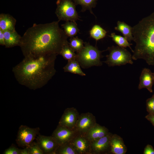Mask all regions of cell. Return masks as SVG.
<instances>
[{
    "instance_id": "cell-1",
    "label": "cell",
    "mask_w": 154,
    "mask_h": 154,
    "mask_svg": "<svg viewBox=\"0 0 154 154\" xmlns=\"http://www.w3.org/2000/svg\"><path fill=\"white\" fill-rule=\"evenodd\" d=\"M59 21L34 23L27 29L19 45L24 57L60 54L62 47L69 42L68 37L59 27Z\"/></svg>"
},
{
    "instance_id": "cell-2",
    "label": "cell",
    "mask_w": 154,
    "mask_h": 154,
    "mask_svg": "<svg viewBox=\"0 0 154 154\" xmlns=\"http://www.w3.org/2000/svg\"><path fill=\"white\" fill-rule=\"evenodd\" d=\"M57 55H47L37 57H26L12 69L20 84L35 90L46 85L54 75Z\"/></svg>"
},
{
    "instance_id": "cell-3",
    "label": "cell",
    "mask_w": 154,
    "mask_h": 154,
    "mask_svg": "<svg viewBox=\"0 0 154 154\" xmlns=\"http://www.w3.org/2000/svg\"><path fill=\"white\" fill-rule=\"evenodd\" d=\"M132 33L135 44L133 60L142 59L154 66V12L132 27Z\"/></svg>"
},
{
    "instance_id": "cell-4",
    "label": "cell",
    "mask_w": 154,
    "mask_h": 154,
    "mask_svg": "<svg viewBox=\"0 0 154 154\" xmlns=\"http://www.w3.org/2000/svg\"><path fill=\"white\" fill-rule=\"evenodd\" d=\"M103 51L100 50L88 42L84 43L83 48L76 54V60L83 68L93 66H101L102 63L100 60Z\"/></svg>"
},
{
    "instance_id": "cell-5",
    "label": "cell",
    "mask_w": 154,
    "mask_h": 154,
    "mask_svg": "<svg viewBox=\"0 0 154 154\" xmlns=\"http://www.w3.org/2000/svg\"><path fill=\"white\" fill-rule=\"evenodd\" d=\"M107 50L109 54L106 56V60L104 62L109 66H121L127 64H133L132 55L125 48L118 46L108 47Z\"/></svg>"
},
{
    "instance_id": "cell-6",
    "label": "cell",
    "mask_w": 154,
    "mask_h": 154,
    "mask_svg": "<svg viewBox=\"0 0 154 154\" xmlns=\"http://www.w3.org/2000/svg\"><path fill=\"white\" fill-rule=\"evenodd\" d=\"M55 13L59 21L76 22L79 17L73 0H58Z\"/></svg>"
},
{
    "instance_id": "cell-7",
    "label": "cell",
    "mask_w": 154,
    "mask_h": 154,
    "mask_svg": "<svg viewBox=\"0 0 154 154\" xmlns=\"http://www.w3.org/2000/svg\"><path fill=\"white\" fill-rule=\"evenodd\" d=\"M40 131L39 127L32 128L21 125L18 132L16 142L19 147L29 146L33 142Z\"/></svg>"
},
{
    "instance_id": "cell-8",
    "label": "cell",
    "mask_w": 154,
    "mask_h": 154,
    "mask_svg": "<svg viewBox=\"0 0 154 154\" xmlns=\"http://www.w3.org/2000/svg\"><path fill=\"white\" fill-rule=\"evenodd\" d=\"M78 133L75 129L58 124L52 136L60 145L70 142Z\"/></svg>"
},
{
    "instance_id": "cell-9",
    "label": "cell",
    "mask_w": 154,
    "mask_h": 154,
    "mask_svg": "<svg viewBox=\"0 0 154 154\" xmlns=\"http://www.w3.org/2000/svg\"><path fill=\"white\" fill-rule=\"evenodd\" d=\"M96 123L95 117L92 113H82L79 115L75 129L79 133L85 135Z\"/></svg>"
},
{
    "instance_id": "cell-10",
    "label": "cell",
    "mask_w": 154,
    "mask_h": 154,
    "mask_svg": "<svg viewBox=\"0 0 154 154\" xmlns=\"http://www.w3.org/2000/svg\"><path fill=\"white\" fill-rule=\"evenodd\" d=\"M36 142L45 154H55L59 146L52 135L46 136L39 135L36 138Z\"/></svg>"
},
{
    "instance_id": "cell-11",
    "label": "cell",
    "mask_w": 154,
    "mask_h": 154,
    "mask_svg": "<svg viewBox=\"0 0 154 154\" xmlns=\"http://www.w3.org/2000/svg\"><path fill=\"white\" fill-rule=\"evenodd\" d=\"M80 114L75 108L72 107L66 109L58 123V125L69 128L75 129Z\"/></svg>"
},
{
    "instance_id": "cell-12",
    "label": "cell",
    "mask_w": 154,
    "mask_h": 154,
    "mask_svg": "<svg viewBox=\"0 0 154 154\" xmlns=\"http://www.w3.org/2000/svg\"><path fill=\"white\" fill-rule=\"evenodd\" d=\"M112 135L109 132L106 135L91 142V154L109 153L110 140Z\"/></svg>"
},
{
    "instance_id": "cell-13",
    "label": "cell",
    "mask_w": 154,
    "mask_h": 154,
    "mask_svg": "<svg viewBox=\"0 0 154 154\" xmlns=\"http://www.w3.org/2000/svg\"><path fill=\"white\" fill-rule=\"evenodd\" d=\"M70 143L78 154H91V142L85 135L78 133Z\"/></svg>"
},
{
    "instance_id": "cell-14",
    "label": "cell",
    "mask_w": 154,
    "mask_h": 154,
    "mask_svg": "<svg viewBox=\"0 0 154 154\" xmlns=\"http://www.w3.org/2000/svg\"><path fill=\"white\" fill-rule=\"evenodd\" d=\"M154 83L153 73L149 68H144L142 70L139 77L138 88L139 90L147 89L150 92H153L152 86Z\"/></svg>"
},
{
    "instance_id": "cell-15",
    "label": "cell",
    "mask_w": 154,
    "mask_h": 154,
    "mask_svg": "<svg viewBox=\"0 0 154 154\" xmlns=\"http://www.w3.org/2000/svg\"><path fill=\"white\" fill-rule=\"evenodd\" d=\"M110 149L109 153L113 154H125L127 148L123 139L119 135H112L110 140Z\"/></svg>"
},
{
    "instance_id": "cell-16",
    "label": "cell",
    "mask_w": 154,
    "mask_h": 154,
    "mask_svg": "<svg viewBox=\"0 0 154 154\" xmlns=\"http://www.w3.org/2000/svg\"><path fill=\"white\" fill-rule=\"evenodd\" d=\"M109 133L106 127L96 123L85 135L92 142L106 135Z\"/></svg>"
},
{
    "instance_id": "cell-17",
    "label": "cell",
    "mask_w": 154,
    "mask_h": 154,
    "mask_svg": "<svg viewBox=\"0 0 154 154\" xmlns=\"http://www.w3.org/2000/svg\"><path fill=\"white\" fill-rule=\"evenodd\" d=\"M16 19L9 14H0V30L5 32H13L16 31Z\"/></svg>"
},
{
    "instance_id": "cell-18",
    "label": "cell",
    "mask_w": 154,
    "mask_h": 154,
    "mask_svg": "<svg viewBox=\"0 0 154 154\" xmlns=\"http://www.w3.org/2000/svg\"><path fill=\"white\" fill-rule=\"evenodd\" d=\"M4 32L5 46L6 48H10L19 46L21 37L16 31L13 32Z\"/></svg>"
},
{
    "instance_id": "cell-19",
    "label": "cell",
    "mask_w": 154,
    "mask_h": 154,
    "mask_svg": "<svg viewBox=\"0 0 154 154\" xmlns=\"http://www.w3.org/2000/svg\"><path fill=\"white\" fill-rule=\"evenodd\" d=\"M116 31L120 32L123 36L126 38L129 42L133 41V38L132 35V27L123 21H118L117 25L115 27Z\"/></svg>"
},
{
    "instance_id": "cell-20",
    "label": "cell",
    "mask_w": 154,
    "mask_h": 154,
    "mask_svg": "<svg viewBox=\"0 0 154 154\" xmlns=\"http://www.w3.org/2000/svg\"><path fill=\"white\" fill-rule=\"evenodd\" d=\"M63 69L65 72H69L81 76L86 75L81 69L80 64L76 59L68 61L67 63Z\"/></svg>"
},
{
    "instance_id": "cell-21",
    "label": "cell",
    "mask_w": 154,
    "mask_h": 154,
    "mask_svg": "<svg viewBox=\"0 0 154 154\" xmlns=\"http://www.w3.org/2000/svg\"><path fill=\"white\" fill-rule=\"evenodd\" d=\"M61 26L67 35L70 38L74 37L79 31L76 22L66 21Z\"/></svg>"
},
{
    "instance_id": "cell-22",
    "label": "cell",
    "mask_w": 154,
    "mask_h": 154,
    "mask_svg": "<svg viewBox=\"0 0 154 154\" xmlns=\"http://www.w3.org/2000/svg\"><path fill=\"white\" fill-rule=\"evenodd\" d=\"M76 5H80L82 7L81 11L84 12L89 10L90 13L94 15L92 10L93 8H94L98 0H73Z\"/></svg>"
},
{
    "instance_id": "cell-23",
    "label": "cell",
    "mask_w": 154,
    "mask_h": 154,
    "mask_svg": "<svg viewBox=\"0 0 154 154\" xmlns=\"http://www.w3.org/2000/svg\"><path fill=\"white\" fill-rule=\"evenodd\" d=\"M107 33L100 25H94L90 31V37L96 40L104 38Z\"/></svg>"
},
{
    "instance_id": "cell-24",
    "label": "cell",
    "mask_w": 154,
    "mask_h": 154,
    "mask_svg": "<svg viewBox=\"0 0 154 154\" xmlns=\"http://www.w3.org/2000/svg\"><path fill=\"white\" fill-rule=\"evenodd\" d=\"M112 38L113 40L117 45V46L123 47H128L133 52V50L131 46L132 44H130L127 39L124 37L116 34L114 33H112L109 36Z\"/></svg>"
},
{
    "instance_id": "cell-25",
    "label": "cell",
    "mask_w": 154,
    "mask_h": 154,
    "mask_svg": "<svg viewBox=\"0 0 154 154\" xmlns=\"http://www.w3.org/2000/svg\"><path fill=\"white\" fill-rule=\"evenodd\" d=\"M60 54L68 61L76 59V54L70 47L69 43L62 47Z\"/></svg>"
},
{
    "instance_id": "cell-26",
    "label": "cell",
    "mask_w": 154,
    "mask_h": 154,
    "mask_svg": "<svg viewBox=\"0 0 154 154\" xmlns=\"http://www.w3.org/2000/svg\"><path fill=\"white\" fill-rule=\"evenodd\" d=\"M55 154H78L70 142L59 145Z\"/></svg>"
},
{
    "instance_id": "cell-27",
    "label": "cell",
    "mask_w": 154,
    "mask_h": 154,
    "mask_svg": "<svg viewBox=\"0 0 154 154\" xmlns=\"http://www.w3.org/2000/svg\"><path fill=\"white\" fill-rule=\"evenodd\" d=\"M70 40L69 45L75 52H79L84 46V42L83 40L77 36L71 37Z\"/></svg>"
},
{
    "instance_id": "cell-28",
    "label": "cell",
    "mask_w": 154,
    "mask_h": 154,
    "mask_svg": "<svg viewBox=\"0 0 154 154\" xmlns=\"http://www.w3.org/2000/svg\"><path fill=\"white\" fill-rule=\"evenodd\" d=\"M29 154H44V153L40 148L37 142H33L28 146Z\"/></svg>"
},
{
    "instance_id": "cell-29",
    "label": "cell",
    "mask_w": 154,
    "mask_h": 154,
    "mask_svg": "<svg viewBox=\"0 0 154 154\" xmlns=\"http://www.w3.org/2000/svg\"><path fill=\"white\" fill-rule=\"evenodd\" d=\"M146 105L147 111L149 114L154 113V94L147 100Z\"/></svg>"
},
{
    "instance_id": "cell-30",
    "label": "cell",
    "mask_w": 154,
    "mask_h": 154,
    "mask_svg": "<svg viewBox=\"0 0 154 154\" xmlns=\"http://www.w3.org/2000/svg\"><path fill=\"white\" fill-rule=\"evenodd\" d=\"M21 149H19L13 145L5 149L3 154H20Z\"/></svg>"
},
{
    "instance_id": "cell-31",
    "label": "cell",
    "mask_w": 154,
    "mask_h": 154,
    "mask_svg": "<svg viewBox=\"0 0 154 154\" xmlns=\"http://www.w3.org/2000/svg\"><path fill=\"white\" fill-rule=\"evenodd\" d=\"M144 154H154V149L150 145L147 144L145 147L143 152Z\"/></svg>"
},
{
    "instance_id": "cell-32",
    "label": "cell",
    "mask_w": 154,
    "mask_h": 154,
    "mask_svg": "<svg viewBox=\"0 0 154 154\" xmlns=\"http://www.w3.org/2000/svg\"><path fill=\"white\" fill-rule=\"evenodd\" d=\"M145 118L149 121L154 126V113L148 114L145 117Z\"/></svg>"
},
{
    "instance_id": "cell-33",
    "label": "cell",
    "mask_w": 154,
    "mask_h": 154,
    "mask_svg": "<svg viewBox=\"0 0 154 154\" xmlns=\"http://www.w3.org/2000/svg\"><path fill=\"white\" fill-rule=\"evenodd\" d=\"M0 45L4 46L5 45L4 32L1 30H0Z\"/></svg>"
},
{
    "instance_id": "cell-34",
    "label": "cell",
    "mask_w": 154,
    "mask_h": 154,
    "mask_svg": "<svg viewBox=\"0 0 154 154\" xmlns=\"http://www.w3.org/2000/svg\"><path fill=\"white\" fill-rule=\"evenodd\" d=\"M20 154H29L28 147H26L24 149H21Z\"/></svg>"
},
{
    "instance_id": "cell-35",
    "label": "cell",
    "mask_w": 154,
    "mask_h": 154,
    "mask_svg": "<svg viewBox=\"0 0 154 154\" xmlns=\"http://www.w3.org/2000/svg\"><path fill=\"white\" fill-rule=\"evenodd\" d=\"M153 77L154 78V72H153Z\"/></svg>"
}]
</instances>
